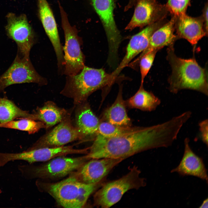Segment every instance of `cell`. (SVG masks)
I'll list each match as a JSON object with an SVG mask.
<instances>
[{
  "label": "cell",
  "instance_id": "cell-9",
  "mask_svg": "<svg viewBox=\"0 0 208 208\" xmlns=\"http://www.w3.org/2000/svg\"><path fill=\"white\" fill-rule=\"evenodd\" d=\"M30 83L42 86L46 85L47 81L37 72L30 59L18 54L12 65L0 76V90L13 84Z\"/></svg>",
  "mask_w": 208,
  "mask_h": 208
},
{
  "label": "cell",
  "instance_id": "cell-2",
  "mask_svg": "<svg viewBox=\"0 0 208 208\" xmlns=\"http://www.w3.org/2000/svg\"><path fill=\"white\" fill-rule=\"evenodd\" d=\"M167 58L172 73L169 79L170 91L176 94L183 89L197 91L208 95L207 73L194 58L184 59L177 57L173 45L168 47Z\"/></svg>",
  "mask_w": 208,
  "mask_h": 208
},
{
  "label": "cell",
  "instance_id": "cell-6",
  "mask_svg": "<svg viewBox=\"0 0 208 208\" xmlns=\"http://www.w3.org/2000/svg\"><path fill=\"white\" fill-rule=\"evenodd\" d=\"M91 159L87 155L76 157L60 156L39 166L20 165L18 169L27 179H57L69 175Z\"/></svg>",
  "mask_w": 208,
  "mask_h": 208
},
{
  "label": "cell",
  "instance_id": "cell-31",
  "mask_svg": "<svg viewBox=\"0 0 208 208\" xmlns=\"http://www.w3.org/2000/svg\"><path fill=\"white\" fill-rule=\"evenodd\" d=\"M208 198H207L203 202L202 204L199 207V208H208Z\"/></svg>",
  "mask_w": 208,
  "mask_h": 208
},
{
  "label": "cell",
  "instance_id": "cell-16",
  "mask_svg": "<svg viewBox=\"0 0 208 208\" xmlns=\"http://www.w3.org/2000/svg\"><path fill=\"white\" fill-rule=\"evenodd\" d=\"M37 1L40 19L53 47L58 70L61 71L63 69L64 64L63 47L60 42L54 16L47 0H37Z\"/></svg>",
  "mask_w": 208,
  "mask_h": 208
},
{
  "label": "cell",
  "instance_id": "cell-22",
  "mask_svg": "<svg viewBox=\"0 0 208 208\" xmlns=\"http://www.w3.org/2000/svg\"><path fill=\"white\" fill-rule=\"evenodd\" d=\"M126 106L122 97V89L120 88L114 102L104 112V117L107 121L119 126H130L131 120L127 115Z\"/></svg>",
  "mask_w": 208,
  "mask_h": 208
},
{
  "label": "cell",
  "instance_id": "cell-13",
  "mask_svg": "<svg viewBox=\"0 0 208 208\" xmlns=\"http://www.w3.org/2000/svg\"><path fill=\"white\" fill-rule=\"evenodd\" d=\"M77 140H82L81 135L72 125L67 116L52 130L38 140L31 149L58 147Z\"/></svg>",
  "mask_w": 208,
  "mask_h": 208
},
{
  "label": "cell",
  "instance_id": "cell-19",
  "mask_svg": "<svg viewBox=\"0 0 208 208\" xmlns=\"http://www.w3.org/2000/svg\"><path fill=\"white\" fill-rule=\"evenodd\" d=\"M170 20L157 29L152 35L148 45L135 60L131 63L133 66H136L141 58L146 54L153 50L158 51L165 46L173 45L178 39L174 34L175 25L177 17L172 15Z\"/></svg>",
  "mask_w": 208,
  "mask_h": 208
},
{
  "label": "cell",
  "instance_id": "cell-17",
  "mask_svg": "<svg viewBox=\"0 0 208 208\" xmlns=\"http://www.w3.org/2000/svg\"><path fill=\"white\" fill-rule=\"evenodd\" d=\"M190 139L186 138L184 140V151L183 157L179 165L171 172H177L182 176H193L205 181L208 183L207 170L203 159L196 155L189 145Z\"/></svg>",
  "mask_w": 208,
  "mask_h": 208
},
{
  "label": "cell",
  "instance_id": "cell-28",
  "mask_svg": "<svg viewBox=\"0 0 208 208\" xmlns=\"http://www.w3.org/2000/svg\"><path fill=\"white\" fill-rule=\"evenodd\" d=\"M157 51V50L151 51L144 55L140 60L139 62L141 76V84H143L144 79L152 65Z\"/></svg>",
  "mask_w": 208,
  "mask_h": 208
},
{
  "label": "cell",
  "instance_id": "cell-1",
  "mask_svg": "<svg viewBox=\"0 0 208 208\" xmlns=\"http://www.w3.org/2000/svg\"><path fill=\"white\" fill-rule=\"evenodd\" d=\"M177 133L173 123L168 120L117 136H96L87 155L90 159L122 158L124 159L148 150L167 147L176 139Z\"/></svg>",
  "mask_w": 208,
  "mask_h": 208
},
{
  "label": "cell",
  "instance_id": "cell-8",
  "mask_svg": "<svg viewBox=\"0 0 208 208\" xmlns=\"http://www.w3.org/2000/svg\"><path fill=\"white\" fill-rule=\"evenodd\" d=\"M6 17L7 23L5 28L7 35L17 44L18 54L29 59L30 52L35 43V36L26 16L9 12Z\"/></svg>",
  "mask_w": 208,
  "mask_h": 208
},
{
  "label": "cell",
  "instance_id": "cell-25",
  "mask_svg": "<svg viewBox=\"0 0 208 208\" xmlns=\"http://www.w3.org/2000/svg\"><path fill=\"white\" fill-rule=\"evenodd\" d=\"M0 128H5L17 129L27 132L33 134L41 128H45V124L42 122L23 118L17 120H12L5 123H0Z\"/></svg>",
  "mask_w": 208,
  "mask_h": 208
},
{
  "label": "cell",
  "instance_id": "cell-26",
  "mask_svg": "<svg viewBox=\"0 0 208 208\" xmlns=\"http://www.w3.org/2000/svg\"><path fill=\"white\" fill-rule=\"evenodd\" d=\"M140 127L119 126L107 121L100 122L97 134L105 137L111 138L122 135L138 129Z\"/></svg>",
  "mask_w": 208,
  "mask_h": 208
},
{
  "label": "cell",
  "instance_id": "cell-24",
  "mask_svg": "<svg viewBox=\"0 0 208 208\" xmlns=\"http://www.w3.org/2000/svg\"><path fill=\"white\" fill-rule=\"evenodd\" d=\"M19 117L32 119V114L22 110L7 99H0V123L8 122Z\"/></svg>",
  "mask_w": 208,
  "mask_h": 208
},
{
  "label": "cell",
  "instance_id": "cell-10",
  "mask_svg": "<svg viewBox=\"0 0 208 208\" xmlns=\"http://www.w3.org/2000/svg\"><path fill=\"white\" fill-rule=\"evenodd\" d=\"M95 12L103 26L109 44L108 55L115 57L118 55L122 37L114 18V0H90Z\"/></svg>",
  "mask_w": 208,
  "mask_h": 208
},
{
  "label": "cell",
  "instance_id": "cell-23",
  "mask_svg": "<svg viewBox=\"0 0 208 208\" xmlns=\"http://www.w3.org/2000/svg\"><path fill=\"white\" fill-rule=\"evenodd\" d=\"M125 102L126 105L130 108L151 112L155 110L161 101L152 92L145 90L143 84H141L138 91Z\"/></svg>",
  "mask_w": 208,
  "mask_h": 208
},
{
  "label": "cell",
  "instance_id": "cell-12",
  "mask_svg": "<svg viewBox=\"0 0 208 208\" xmlns=\"http://www.w3.org/2000/svg\"><path fill=\"white\" fill-rule=\"evenodd\" d=\"M133 15L125 29L142 27L166 18L169 12L166 4L157 0H135Z\"/></svg>",
  "mask_w": 208,
  "mask_h": 208
},
{
  "label": "cell",
  "instance_id": "cell-20",
  "mask_svg": "<svg viewBox=\"0 0 208 208\" xmlns=\"http://www.w3.org/2000/svg\"><path fill=\"white\" fill-rule=\"evenodd\" d=\"M75 122L76 127L81 136V141L94 140L100 122L88 104L82 105L78 110Z\"/></svg>",
  "mask_w": 208,
  "mask_h": 208
},
{
  "label": "cell",
  "instance_id": "cell-5",
  "mask_svg": "<svg viewBox=\"0 0 208 208\" xmlns=\"http://www.w3.org/2000/svg\"><path fill=\"white\" fill-rule=\"evenodd\" d=\"M140 173L138 167L134 166L119 179L104 183L94 195V205L102 208L109 207L118 202L128 190L145 186V179L140 176Z\"/></svg>",
  "mask_w": 208,
  "mask_h": 208
},
{
  "label": "cell",
  "instance_id": "cell-3",
  "mask_svg": "<svg viewBox=\"0 0 208 208\" xmlns=\"http://www.w3.org/2000/svg\"><path fill=\"white\" fill-rule=\"evenodd\" d=\"M104 180L93 184L82 183L69 177L56 183L45 182L37 181L38 188L51 196L57 203L66 208L84 207L90 196L104 183Z\"/></svg>",
  "mask_w": 208,
  "mask_h": 208
},
{
  "label": "cell",
  "instance_id": "cell-33",
  "mask_svg": "<svg viewBox=\"0 0 208 208\" xmlns=\"http://www.w3.org/2000/svg\"></svg>",
  "mask_w": 208,
  "mask_h": 208
},
{
  "label": "cell",
  "instance_id": "cell-21",
  "mask_svg": "<svg viewBox=\"0 0 208 208\" xmlns=\"http://www.w3.org/2000/svg\"><path fill=\"white\" fill-rule=\"evenodd\" d=\"M32 114V119L43 122L49 128L60 122L66 116V112L51 102H47Z\"/></svg>",
  "mask_w": 208,
  "mask_h": 208
},
{
  "label": "cell",
  "instance_id": "cell-7",
  "mask_svg": "<svg viewBox=\"0 0 208 208\" xmlns=\"http://www.w3.org/2000/svg\"><path fill=\"white\" fill-rule=\"evenodd\" d=\"M59 5L65 40L63 48V73L66 76L75 75L79 73L85 66V56L81 49V40L76 28L70 23L67 15L60 3Z\"/></svg>",
  "mask_w": 208,
  "mask_h": 208
},
{
  "label": "cell",
  "instance_id": "cell-18",
  "mask_svg": "<svg viewBox=\"0 0 208 208\" xmlns=\"http://www.w3.org/2000/svg\"><path fill=\"white\" fill-rule=\"evenodd\" d=\"M176 17L175 30L178 39H184L194 45L207 35L204 29L202 16L194 17L185 14Z\"/></svg>",
  "mask_w": 208,
  "mask_h": 208
},
{
  "label": "cell",
  "instance_id": "cell-27",
  "mask_svg": "<svg viewBox=\"0 0 208 208\" xmlns=\"http://www.w3.org/2000/svg\"><path fill=\"white\" fill-rule=\"evenodd\" d=\"M191 0H168L166 4L172 15L178 16L186 14Z\"/></svg>",
  "mask_w": 208,
  "mask_h": 208
},
{
  "label": "cell",
  "instance_id": "cell-4",
  "mask_svg": "<svg viewBox=\"0 0 208 208\" xmlns=\"http://www.w3.org/2000/svg\"><path fill=\"white\" fill-rule=\"evenodd\" d=\"M66 76V84L61 93L72 98L76 104L83 102L96 90L114 82L111 74L103 69L85 66L78 74Z\"/></svg>",
  "mask_w": 208,
  "mask_h": 208
},
{
  "label": "cell",
  "instance_id": "cell-14",
  "mask_svg": "<svg viewBox=\"0 0 208 208\" xmlns=\"http://www.w3.org/2000/svg\"><path fill=\"white\" fill-rule=\"evenodd\" d=\"M167 21L164 19L147 25L140 32L132 36L123 59L118 67L111 74L114 81L122 70L127 66L135 57L146 49L154 31Z\"/></svg>",
  "mask_w": 208,
  "mask_h": 208
},
{
  "label": "cell",
  "instance_id": "cell-11",
  "mask_svg": "<svg viewBox=\"0 0 208 208\" xmlns=\"http://www.w3.org/2000/svg\"><path fill=\"white\" fill-rule=\"evenodd\" d=\"M122 158L91 159L70 174L69 177L86 184L99 183L112 169L123 160Z\"/></svg>",
  "mask_w": 208,
  "mask_h": 208
},
{
  "label": "cell",
  "instance_id": "cell-29",
  "mask_svg": "<svg viewBox=\"0 0 208 208\" xmlns=\"http://www.w3.org/2000/svg\"><path fill=\"white\" fill-rule=\"evenodd\" d=\"M208 119H207L200 121L198 123L200 139L207 146L208 142Z\"/></svg>",
  "mask_w": 208,
  "mask_h": 208
},
{
  "label": "cell",
  "instance_id": "cell-32",
  "mask_svg": "<svg viewBox=\"0 0 208 208\" xmlns=\"http://www.w3.org/2000/svg\"><path fill=\"white\" fill-rule=\"evenodd\" d=\"M135 1V0H130V2L129 3L130 5L133 4Z\"/></svg>",
  "mask_w": 208,
  "mask_h": 208
},
{
  "label": "cell",
  "instance_id": "cell-30",
  "mask_svg": "<svg viewBox=\"0 0 208 208\" xmlns=\"http://www.w3.org/2000/svg\"><path fill=\"white\" fill-rule=\"evenodd\" d=\"M208 6L207 3H206L203 10L202 15L203 21L204 29L208 34Z\"/></svg>",
  "mask_w": 208,
  "mask_h": 208
},
{
  "label": "cell",
  "instance_id": "cell-15",
  "mask_svg": "<svg viewBox=\"0 0 208 208\" xmlns=\"http://www.w3.org/2000/svg\"><path fill=\"white\" fill-rule=\"evenodd\" d=\"M88 148L75 149L72 146H62L55 147L28 148L26 151L16 153H10L9 159L11 161L22 160L30 164L38 162L48 161L57 157L70 154H87Z\"/></svg>",
  "mask_w": 208,
  "mask_h": 208
}]
</instances>
